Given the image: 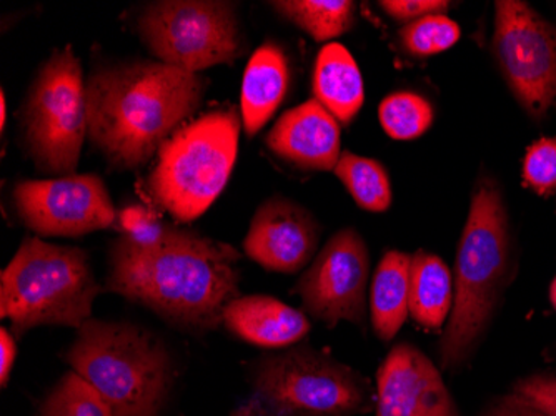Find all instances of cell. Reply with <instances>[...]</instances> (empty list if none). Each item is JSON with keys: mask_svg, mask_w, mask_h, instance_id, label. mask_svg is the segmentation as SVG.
Masks as SVG:
<instances>
[{"mask_svg": "<svg viewBox=\"0 0 556 416\" xmlns=\"http://www.w3.org/2000/svg\"><path fill=\"white\" fill-rule=\"evenodd\" d=\"M240 253L199 231L177 227L167 242L140 249L117 237L105 290L152 310L182 330L220 327L225 306L240 297Z\"/></svg>", "mask_w": 556, "mask_h": 416, "instance_id": "6da1fadb", "label": "cell"}, {"mask_svg": "<svg viewBox=\"0 0 556 416\" xmlns=\"http://www.w3.org/2000/svg\"><path fill=\"white\" fill-rule=\"evenodd\" d=\"M205 84L159 61L97 68L87 80V139L114 171H136L199 111Z\"/></svg>", "mask_w": 556, "mask_h": 416, "instance_id": "7a4b0ae2", "label": "cell"}, {"mask_svg": "<svg viewBox=\"0 0 556 416\" xmlns=\"http://www.w3.org/2000/svg\"><path fill=\"white\" fill-rule=\"evenodd\" d=\"M511 237L507 206L492 178L475 187L453 270V306L439 345L440 368L458 370L473 355L507 285Z\"/></svg>", "mask_w": 556, "mask_h": 416, "instance_id": "3957f363", "label": "cell"}, {"mask_svg": "<svg viewBox=\"0 0 556 416\" xmlns=\"http://www.w3.org/2000/svg\"><path fill=\"white\" fill-rule=\"evenodd\" d=\"M62 358L114 416H161L170 399L174 360L161 338L137 325L90 318Z\"/></svg>", "mask_w": 556, "mask_h": 416, "instance_id": "277c9868", "label": "cell"}, {"mask_svg": "<svg viewBox=\"0 0 556 416\" xmlns=\"http://www.w3.org/2000/svg\"><path fill=\"white\" fill-rule=\"evenodd\" d=\"M102 292L86 250L25 237L0 274V318L17 338L37 327L80 328Z\"/></svg>", "mask_w": 556, "mask_h": 416, "instance_id": "5b68a950", "label": "cell"}, {"mask_svg": "<svg viewBox=\"0 0 556 416\" xmlns=\"http://www.w3.org/2000/svg\"><path fill=\"white\" fill-rule=\"evenodd\" d=\"M242 125L236 108H218L180 127L147 180L154 202L177 222L202 217L229 184Z\"/></svg>", "mask_w": 556, "mask_h": 416, "instance_id": "8992f818", "label": "cell"}, {"mask_svg": "<svg viewBox=\"0 0 556 416\" xmlns=\"http://www.w3.org/2000/svg\"><path fill=\"white\" fill-rule=\"evenodd\" d=\"M371 390L358 371L308 345L262 356L252 393L230 416H355L371 409Z\"/></svg>", "mask_w": 556, "mask_h": 416, "instance_id": "52a82bcc", "label": "cell"}, {"mask_svg": "<svg viewBox=\"0 0 556 416\" xmlns=\"http://www.w3.org/2000/svg\"><path fill=\"white\" fill-rule=\"evenodd\" d=\"M18 125L25 150L42 174L74 175L87 139V84L72 46L55 50L34 77Z\"/></svg>", "mask_w": 556, "mask_h": 416, "instance_id": "ba28073f", "label": "cell"}, {"mask_svg": "<svg viewBox=\"0 0 556 416\" xmlns=\"http://www.w3.org/2000/svg\"><path fill=\"white\" fill-rule=\"evenodd\" d=\"M143 46L162 64L199 72L233 64L243 50L236 4L224 0H159L137 21Z\"/></svg>", "mask_w": 556, "mask_h": 416, "instance_id": "9c48e42d", "label": "cell"}, {"mask_svg": "<svg viewBox=\"0 0 556 416\" xmlns=\"http://www.w3.org/2000/svg\"><path fill=\"white\" fill-rule=\"evenodd\" d=\"M493 55L503 79L530 117L556 103V27L520 0L495 4Z\"/></svg>", "mask_w": 556, "mask_h": 416, "instance_id": "30bf717a", "label": "cell"}, {"mask_svg": "<svg viewBox=\"0 0 556 416\" xmlns=\"http://www.w3.org/2000/svg\"><path fill=\"white\" fill-rule=\"evenodd\" d=\"M370 253L361 231L342 228L333 234L312 264L300 275L293 292L305 314L336 328L345 320L355 327L367 322Z\"/></svg>", "mask_w": 556, "mask_h": 416, "instance_id": "8fae6325", "label": "cell"}, {"mask_svg": "<svg viewBox=\"0 0 556 416\" xmlns=\"http://www.w3.org/2000/svg\"><path fill=\"white\" fill-rule=\"evenodd\" d=\"M12 199L22 224L40 239H77L114 228L117 220L108 186L96 174L22 180L15 184Z\"/></svg>", "mask_w": 556, "mask_h": 416, "instance_id": "7c38bea8", "label": "cell"}, {"mask_svg": "<svg viewBox=\"0 0 556 416\" xmlns=\"http://www.w3.org/2000/svg\"><path fill=\"white\" fill-rule=\"evenodd\" d=\"M321 227L305 206L282 196L265 200L243 239V252L275 274L302 272L317 256Z\"/></svg>", "mask_w": 556, "mask_h": 416, "instance_id": "4fadbf2b", "label": "cell"}, {"mask_svg": "<svg viewBox=\"0 0 556 416\" xmlns=\"http://www.w3.org/2000/svg\"><path fill=\"white\" fill-rule=\"evenodd\" d=\"M375 416H460L435 363L410 343L390 350L378 368Z\"/></svg>", "mask_w": 556, "mask_h": 416, "instance_id": "5bb4252c", "label": "cell"}, {"mask_svg": "<svg viewBox=\"0 0 556 416\" xmlns=\"http://www.w3.org/2000/svg\"><path fill=\"white\" fill-rule=\"evenodd\" d=\"M265 146L300 171L330 172L342 155L340 124L317 99H311L278 117Z\"/></svg>", "mask_w": 556, "mask_h": 416, "instance_id": "9a60e30c", "label": "cell"}, {"mask_svg": "<svg viewBox=\"0 0 556 416\" xmlns=\"http://www.w3.org/2000/svg\"><path fill=\"white\" fill-rule=\"evenodd\" d=\"M222 325L243 342L268 350L299 345L312 330L305 312L270 295L233 299L225 306Z\"/></svg>", "mask_w": 556, "mask_h": 416, "instance_id": "2e32d148", "label": "cell"}, {"mask_svg": "<svg viewBox=\"0 0 556 416\" xmlns=\"http://www.w3.org/2000/svg\"><path fill=\"white\" fill-rule=\"evenodd\" d=\"M290 64L282 47L265 42L255 50L243 72L240 114L245 134L257 136L289 93Z\"/></svg>", "mask_w": 556, "mask_h": 416, "instance_id": "e0dca14e", "label": "cell"}, {"mask_svg": "<svg viewBox=\"0 0 556 416\" xmlns=\"http://www.w3.org/2000/svg\"><path fill=\"white\" fill-rule=\"evenodd\" d=\"M312 90L340 125H350L364 105L365 90L357 62L342 43L328 42L318 52Z\"/></svg>", "mask_w": 556, "mask_h": 416, "instance_id": "ac0fdd59", "label": "cell"}, {"mask_svg": "<svg viewBox=\"0 0 556 416\" xmlns=\"http://www.w3.org/2000/svg\"><path fill=\"white\" fill-rule=\"evenodd\" d=\"M412 255L390 250L378 262L370 289L371 328L382 342H392L410 315Z\"/></svg>", "mask_w": 556, "mask_h": 416, "instance_id": "d6986e66", "label": "cell"}, {"mask_svg": "<svg viewBox=\"0 0 556 416\" xmlns=\"http://www.w3.org/2000/svg\"><path fill=\"white\" fill-rule=\"evenodd\" d=\"M410 317L428 330H439L453 306V274L439 255L418 250L410 262Z\"/></svg>", "mask_w": 556, "mask_h": 416, "instance_id": "ffe728a7", "label": "cell"}, {"mask_svg": "<svg viewBox=\"0 0 556 416\" xmlns=\"http://www.w3.org/2000/svg\"><path fill=\"white\" fill-rule=\"evenodd\" d=\"M270 5L315 42L343 36L357 21V4L352 0H278Z\"/></svg>", "mask_w": 556, "mask_h": 416, "instance_id": "44dd1931", "label": "cell"}, {"mask_svg": "<svg viewBox=\"0 0 556 416\" xmlns=\"http://www.w3.org/2000/svg\"><path fill=\"white\" fill-rule=\"evenodd\" d=\"M333 172L361 209L377 214L389 211L392 186L389 172L380 162L343 150Z\"/></svg>", "mask_w": 556, "mask_h": 416, "instance_id": "7402d4cb", "label": "cell"}, {"mask_svg": "<svg viewBox=\"0 0 556 416\" xmlns=\"http://www.w3.org/2000/svg\"><path fill=\"white\" fill-rule=\"evenodd\" d=\"M378 118L393 140H415L432 127L435 111L430 100L410 90L390 93L378 108Z\"/></svg>", "mask_w": 556, "mask_h": 416, "instance_id": "603a6c76", "label": "cell"}, {"mask_svg": "<svg viewBox=\"0 0 556 416\" xmlns=\"http://www.w3.org/2000/svg\"><path fill=\"white\" fill-rule=\"evenodd\" d=\"M36 416H114V413L92 385L71 370L47 393Z\"/></svg>", "mask_w": 556, "mask_h": 416, "instance_id": "cb8c5ba5", "label": "cell"}, {"mask_svg": "<svg viewBox=\"0 0 556 416\" xmlns=\"http://www.w3.org/2000/svg\"><path fill=\"white\" fill-rule=\"evenodd\" d=\"M460 36L462 29L457 22L448 15L437 14L403 25L399 42L412 58L425 59L452 49Z\"/></svg>", "mask_w": 556, "mask_h": 416, "instance_id": "d4e9b609", "label": "cell"}, {"mask_svg": "<svg viewBox=\"0 0 556 416\" xmlns=\"http://www.w3.org/2000/svg\"><path fill=\"white\" fill-rule=\"evenodd\" d=\"M114 228L121 231L122 239L132 245L140 249H155L167 242L177 227L165 222L154 209L142 203H129L117 211Z\"/></svg>", "mask_w": 556, "mask_h": 416, "instance_id": "484cf974", "label": "cell"}, {"mask_svg": "<svg viewBox=\"0 0 556 416\" xmlns=\"http://www.w3.org/2000/svg\"><path fill=\"white\" fill-rule=\"evenodd\" d=\"M523 180L540 196L556 190V139H540L525 155Z\"/></svg>", "mask_w": 556, "mask_h": 416, "instance_id": "4316f807", "label": "cell"}, {"mask_svg": "<svg viewBox=\"0 0 556 416\" xmlns=\"http://www.w3.org/2000/svg\"><path fill=\"white\" fill-rule=\"evenodd\" d=\"M514 392L542 409L548 416H556V375L540 374L517 381Z\"/></svg>", "mask_w": 556, "mask_h": 416, "instance_id": "83f0119b", "label": "cell"}, {"mask_svg": "<svg viewBox=\"0 0 556 416\" xmlns=\"http://www.w3.org/2000/svg\"><path fill=\"white\" fill-rule=\"evenodd\" d=\"M378 5L390 18L405 25L428 15L445 14L450 9L445 0H383Z\"/></svg>", "mask_w": 556, "mask_h": 416, "instance_id": "f1b7e54d", "label": "cell"}, {"mask_svg": "<svg viewBox=\"0 0 556 416\" xmlns=\"http://www.w3.org/2000/svg\"><path fill=\"white\" fill-rule=\"evenodd\" d=\"M480 416H548L542 409L536 408L535 405L525 400L523 396L517 395L511 392L508 395L493 402L492 405L486 406Z\"/></svg>", "mask_w": 556, "mask_h": 416, "instance_id": "f546056e", "label": "cell"}, {"mask_svg": "<svg viewBox=\"0 0 556 416\" xmlns=\"http://www.w3.org/2000/svg\"><path fill=\"white\" fill-rule=\"evenodd\" d=\"M15 356H17V343L14 333L2 327L0 330V383L2 388L8 387L14 370Z\"/></svg>", "mask_w": 556, "mask_h": 416, "instance_id": "4dcf8cb0", "label": "cell"}, {"mask_svg": "<svg viewBox=\"0 0 556 416\" xmlns=\"http://www.w3.org/2000/svg\"><path fill=\"white\" fill-rule=\"evenodd\" d=\"M5 121H8V103H5V93H0V128L4 130Z\"/></svg>", "mask_w": 556, "mask_h": 416, "instance_id": "1f68e13d", "label": "cell"}, {"mask_svg": "<svg viewBox=\"0 0 556 416\" xmlns=\"http://www.w3.org/2000/svg\"><path fill=\"white\" fill-rule=\"evenodd\" d=\"M549 300H552V305L555 306L556 310V277L553 280L552 289H549Z\"/></svg>", "mask_w": 556, "mask_h": 416, "instance_id": "d6a6232c", "label": "cell"}]
</instances>
